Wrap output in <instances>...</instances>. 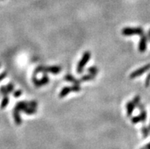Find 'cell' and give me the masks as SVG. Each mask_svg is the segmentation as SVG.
Masks as SVG:
<instances>
[{"label":"cell","instance_id":"cell-5","mask_svg":"<svg viewBox=\"0 0 150 149\" xmlns=\"http://www.w3.org/2000/svg\"><path fill=\"white\" fill-rule=\"evenodd\" d=\"M147 43H148V36L145 35V34L141 35L140 40L139 42V47H138L139 52L144 53L145 51L146 50Z\"/></svg>","mask_w":150,"mask_h":149},{"label":"cell","instance_id":"cell-19","mask_svg":"<svg viewBox=\"0 0 150 149\" xmlns=\"http://www.w3.org/2000/svg\"><path fill=\"white\" fill-rule=\"evenodd\" d=\"M71 88V91L72 92H79V91H81V87H80L79 85H77V84H74Z\"/></svg>","mask_w":150,"mask_h":149},{"label":"cell","instance_id":"cell-13","mask_svg":"<svg viewBox=\"0 0 150 149\" xmlns=\"http://www.w3.org/2000/svg\"><path fill=\"white\" fill-rule=\"evenodd\" d=\"M23 112H25V114H27V115H33V114L37 113V108L28 107L23 109Z\"/></svg>","mask_w":150,"mask_h":149},{"label":"cell","instance_id":"cell-27","mask_svg":"<svg viewBox=\"0 0 150 149\" xmlns=\"http://www.w3.org/2000/svg\"><path fill=\"white\" fill-rule=\"evenodd\" d=\"M145 148H146V149H150V142H149V143L147 144L146 145V147H145Z\"/></svg>","mask_w":150,"mask_h":149},{"label":"cell","instance_id":"cell-20","mask_svg":"<svg viewBox=\"0 0 150 149\" xmlns=\"http://www.w3.org/2000/svg\"><path fill=\"white\" fill-rule=\"evenodd\" d=\"M140 122H142V120H141L140 115L136 116V117H133V118L131 119V123H133V124H137V123H140Z\"/></svg>","mask_w":150,"mask_h":149},{"label":"cell","instance_id":"cell-24","mask_svg":"<svg viewBox=\"0 0 150 149\" xmlns=\"http://www.w3.org/2000/svg\"><path fill=\"white\" fill-rule=\"evenodd\" d=\"M21 94H22V91H21V90L16 91L14 93V97H19L21 95Z\"/></svg>","mask_w":150,"mask_h":149},{"label":"cell","instance_id":"cell-31","mask_svg":"<svg viewBox=\"0 0 150 149\" xmlns=\"http://www.w3.org/2000/svg\"><path fill=\"white\" fill-rule=\"evenodd\" d=\"M0 67H1V63H0Z\"/></svg>","mask_w":150,"mask_h":149},{"label":"cell","instance_id":"cell-7","mask_svg":"<svg viewBox=\"0 0 150 149\" xmlns=\"http://www.w3.org/2000/svg\"><path fill=\"white\" fill-rule=\"evenodd\" d=\"M14 88H15L14 85L11 82H10L6 86H2L0 88V94L3 95V96H7L9 93L13 91Z\"/></svg>","mask_w":150,"mask_h":149},{"label":"cell","instance_id":"cell-22","mask_svg":"<svg viewBox=\"0 0 150 149\" xmlns=\"http://www.w3.org/2000/svg\"><path fill=\"white\" fill-rule=\"evenodd\" d=\"M145 86L146 88L150 86V72H149L146 78V80H145Z\"/></svg>","mask_w":150,"mask_h":149},{"label":"cell","instance_id":"cell-4","mask_svg":"<svg viewBox=\"0 0 150 149\" xmlns=\"http://www.w3.org/2000/svg\"><path fill=\"white\" fill-rule=\"evenodd\" d=\"M32 81L34 85L36 86V87H41V86H44V85H47L50 81L49 77H47V76L44 74V77L42 78L41 79H38L36 77H34L33 76L32 78Z\"/></svg>","mask_w":150,"mask_h":149},{"label":"cell","instance_id":"cell-12","mask_svg":"<svg viewBox=\"0 0 150 149\" xmlns=\"http://www.w3.org/2000/svg\"><path fill=\"white\" fill-rule=\"evenodd\" d=\"M70 92H71V88L70 87H68V86H67V87H64L63 89H62V90H61L60 93H59V97H60V98H63V97H67V95H68Z\"/></svg>","mask_w":150,"mask_h":149},{"label":"cell","instance_id":"cell-9","mask_svg":"<svg viewBox=\"0 0 150 149\" xmlns=\"http://www.w3.org/2000/svg\"><path fill=\"white\" fill-rule=\"evenodd\" d=\"M13 117H14V119H15V124L19 126V125L21 124V116H20V111L18 110V109H15L14 108V110H13Z\"/></svg>","mask_w":150,"mask_h":149},{"label":"cell","instance_id":"cell-10","mask_svg":"<svg viewBox=\"0 0 150 149\" xmlns=\"http://www.w3.org/2000/svg\"><path fill=\"white\" fill-rule=\"evenodd\" d=\"M64 80L67 81H69V82H71V83L77 84V85H79L80 82H81L80 80H77L74 76L70 75V74L66 75V76H64Z\"/></svg>","mask_w":150,"mask_h":149},{"label":"cell","instance_id":"cell-17","mask_svg":"<svg viewBox=\"0 0 150 149\" xmlns=\"http://www.w3.org/2000/svg\"><path fill=\"white\" fill-rule=\"evenodd\" d=\"M149 127H146V126H143V127H142V133H143V136L144 138H146V137H148L149 134Z\"/></svg>","mask_w":150,"mask_h":149},{"label":"cell","instance_id":"cell-29","mask_svg":"<svg viewBox=\"0 0 150 149\" xmlns=\"http://www.w3.org/2000/svg\"><path fill=\"white\" fill-rule=\"evenodd\" d=\"M149 130H150V123H149Z\"/></svg>","mask_w":150,"mask_h":149},{"label":"cell","instance_id":"cell-2","mask_svg":"<svg viewBox=\"0 0 150 149\" xmlns=\"http://www.w3.org/2000/svg\"><path fill=\"white\" fill-rule=\"evenodd\" d=\"M144 31L142 28H124L122 30L124 36H133V35H143Z\"/></svg>","mask_w":150,"mask_h":149},{"label":"cell","instance_id":"cell-32","mask_svg":"<svg viewBox=\"0 0 150 149\" xmlns=\"http://www.w3.org/2000/svg\"><path fill=\"white\" fill-rule=\"evenodd\" d=\"M149 41H150V37H149Z\"/></svg>","mask_w":150,"mask_h":149},{"label":"cell","instance_id":"cell-21","mask_svg":"<svg viewBox=\"0 0 150 149\" xmlns=\"http://www.w3.org/2000/svg\"><path fill=\"white\" fill-rule=\"evenodd\" d=\"M140 100H141V97L139 96H136L134 98H133V100H132V102H133V104H134V105L137 107V105L139 104H140Z\"/></svg>","mask_w":150,"mask_h":149},{"label":"cell","instance_id":"cell-23","mask_svg":"<svg viewBox=\"0 0 150 149\" xmlns=\"http://www.w3.org/2000/svg\"><path fill=\"white\" fill-rule=\"evenodd\" d=\"M28 105L30 107L37 108V107H38V103L35 100H31V101H28Z\"/></svg>","mask_w":150,"mask_h":149},{"label":"cell","instance_id":"cell-8","mask_svg":"<svg viewBox=\"0 0 150 149\" xmlns=\"http://www.w3.org/2000/svg\"><path fill=\"white\" fill-rule=\"evenodd\" d=\"M136 106L134 105L132 101H129L128 102L127 105H126V108H127V115L128 117H130L133 114V112L135 109Z\"/></svg>","mask_w":150,"mask_h":149},{"label":"cell","instance_id":"cell-18","mask_svg":"<svg viewBox=\"0 0 150 149\" xmlns=\"http://www.w3.org/2000/svg\"><path fill=\"white\" fill-rule=\"evenodd\" d=\"M140 117H141V120H142V123H146L147 119V113L146 110H142L140 113Z\"/></svg>","mask_w":150,"mask_h":149},{"label":"cell","instance_id":"cell-26","mask_svg":"<svg viewBox=\"0 0 150 149\" xmlns=\"http://www.w3.org/2000/svg\"><path fill=\"white\" fill-rule=\"evenodd\" d=\"M137 107H138V109H139V110H140V111H142V110H144L145 109V108H144V105H143V104H138V105L137 106Z\"/></svg>","mask_w":150,"mask_h":149},{"label":"cell","instance_id":"cell-30","mask_svg":"<svg viewBox=\"0 0 150 149\" xmlns=\"http://www.w3.org/2000/svg\"><path fill=\"white\" fill-rule=\"evenodd\" d=\"M140 149H146V148H140Z\"/></svg>","mask_w":150,"mask_h":149},{"label":"cell","instance_id":"cell-1","mask_svg":"<svg viewBox=\"0 0 150 149\" xmlns=\"http://www.w3.org/2000/svg\"><path fill=\"white\" fill-rule=\"evenodd\" d=\"M90 58H91V53L89 51H86L82 55V59H80L78 65H77V68H76V72L78 74H82L83 72L84 68L88 63V62L89 61Z\"/></svg>","mask_w":150,"mask_h":149},{"label":"cell","instance_id":"cell-25","mask_svg":"<svg viewBox=\"0 0 150 149\" xmlns=\"http://www.w3.org/2000/svg\"><path fill=\"white\" fill-rule=\"evenodd\" d=\"M6 76H7V72H2L0 74V81H2L4 78H6Z\"/></svg>","mask_w":150,"mask_h":149},{"label":"cell","instance_id":"cell-14","mask_svg":"<svg viewBox=\"0 0 150 149\" xmlns=\"http://www.w3.org/2000/svg\"><path fill=\"white\" fill-rule=\"evenodd\" d=\"M9 103V98L8 96H4L3 99H2V102H1V104H0V108L2 109H4L6 107Z\"/></svg>","mask_w":150,"mask_h":149},{"label":"cell","instance_id":"cell-28","mask_svg":"<svg viewBox=\"0 0 150 149\" xmlns=\"http://www.w3.org/2000/svg\"><path fill=\"white\" fill-rule=\"evenodd\" d=\"M148 37H150V30H149V32H148Z\"/></svg>","mask_w":150,"mask_h":149},{"label":"cell","instance_id":"cell-6","mask_svg":"<svg viewBox=\"0 0 150 149\" xmlns=\"http://www.w3.org/2000/svg\"><path fill=\"white\" fill-rule=\"evenodd\" d=\"M61 67L60 66H48V67H45L44 66L43 70H42V72L44 74L46 73H51L54 74V75H57V74H59L61 72Z\"/></svg>","mask_w":150,"mask_h":149},{"label":"cell","instance_id":"cell-11","mask_svg":"<svg viewBox=\"0 0 150 149\" xmlns=\"http://www.w3.org/2000/svg\"><path fill=\"white\" fill-rule=\"evenodd\" d=\"M28 107H29L28 102L21 101L18 102V104H16V105L15 107V109H18L19 111H23V109H25V108Z\"/></svg>","mask_w":150,"mask_h":149},{"label":"cell","instance_id":"cell-16","mask_svg":"<svg viewBox=\"0 0 150 149\" xmlns=\"http://www.w3.org/2000/svg\"><path fill=\"white\" fill-rule=\"evenodd\" d=\"M88 72L93 75V76H96L98 73V68L97 67H95V66H91V67L88 68Z\"/></svg>","mask_w":150,"mask_h":149},{"label":"cell","instance_id":"cell-15","mask_svg":"<svg viewBox=\"0 0 150 149\" xmlns=\"http://www.w3.org/2000/svg\"><path fill=\"white\" fill-rule=\"evenodd\" d=\"M95 78V76H93L91 74H88V75H85L81 78L80 81H92Z\"/></svg>","mask_w":150,"mask_h":149},{"label":"cell","instance_id":"cell-3","mask_svg":"<svg viewBox=\"0 0 150 149\" xmlns=\"http://www.w3.org/2000/svg\"><path fill=\"white\" fill-rule=\"evenodd\" d=\"M149 69H150V64L146 65V66H143V67H141V68H138V69H137L133 72H132V73L130 74V76H129V78H130L131 79L136 78L142 76L143 74H144L145 72H146L147 71H149Z\"/></svg>","mask_w":150,"mask_h":149}]
</instances>
